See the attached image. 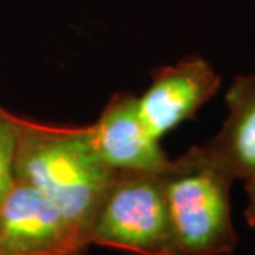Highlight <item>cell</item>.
<instances>
[{
	"label": "cell",
	"mask_w": 255,
	"mask_h": 255,
	"mask_svg": "<svg viewBox=\"0 0 255 255\" xmlns=\"http://www.w3.org/2000/svg\"><path fill=\"white\" fill-rule=\"evenodd\" d=\"M16 177L51 201L88 243L92 219L115 176L94 145L91 125L61 127L16 117Z\"/></svg>",
	"instance_id": "6da1fadb"
},
{
	"label": "cell",
	"mask_w": 255,
	"mask_h": 255,
	"mask_svg": "<svg viewBox=\"0 0 255 255\" xmlns=\"http://www.w3.org/2000/svg\"><path fill=\"white\" fill-rule=\"evenodd\" d=\"M236 179L204 145L193 146L163 174L173 255H230L237 247L230 190Z\"/></svg>",
	"instance_id": "7a4b0ae2"
},
{
	"label": "cell",
	"mask_w": 255,
	"mask_h": 255,
	"mask_svg": "<svg viewBox=\"0 0 255 255\" xmlns=\"http://www.w3.org/2000/svg\"><path fill=\"white\" fill-rule=\"evenodd\" d=\"M88 244L137 255H173L163 174L115 172L92 219Z\"/></svg>",
	"instance_id": "3957f363"
},
{
	"label": "cell",
	"mask_w": 255,
	"mask_h": 255,
	"mask_svg": "<svg viewBox=\"0 0 255 255\" xmlns=\"http://www.w3.org/2000/svg\"><path fill=\"white\" fill-rule=\"evenodd\" d=\"M88 247L51 201L16 180L0 204V255H85Z\"/></svg>",
	"instance_id": "277c9868"
},
{
	"label": "cell",
	"mask_w": 255,
	"mask_h": 255,
	"mask_svg": "<svg viewBox=\"0 0 255 255\" xmlns=\"http://www.w3.org/2000/svg\"><path fill=\"white\" fill-rule=\"evenodd\" d=\"M221 78L203 57H187L156 70L146 91L137 97L146 127L157 139L194 117L219 91Z\"/></svg>",
	"instance_id": "5b68a950"
},
{
	"label": "cell",
	"mask_w": 255,
	"mask_h": 255,
	"mask_svg": "<svg viewBox=\"0 0 255 255\" xmlns=\"http://www.w3.org/2000/svg\"><path fill=\"white\" fill-rule=\"evenodd\" d=\"M101 159L114 172L164 174L172 160L140 115L137 95L115 94L91 125Z\"/></svg>",
	"instance_id": "8992f818"
},
{
	"label": "cell",
	"mask_w": 255,
	"mask_h": 255,
	"mask_svg": "<svg viewBox=\"0 0 255 255\" xmlns=\"http://www.w3.org/2000/svg\"><path fill=\"white\" fill-rule=\"evenodd\" d=\"M227 118L204 146L236 180L255 170V74H240L226 92Z\"/></svg>",
	"instance_id": "52a82bcc"
},
{
	"label": "cell",
	"mask_w": 255,
	"mask_h": 255,
	"mask_svg": "<svg viewBox=\"0 0 255 255\" xmlns=\"http://www.w3.org/2000/svg\"><path fill=\"white\" fill-rule=\"evenodd\" d=\"M16 115L0 107V204L6 199L16 177Z\"/></svg>",
	"instance_id": "ba28073f"
},
{
	"label": "cell",
	"mask_w": 255,
	"mask_h": 255,
	"mask_svg": "<svg viewBox=\"0 0 255 255\" xmlns=\"http://www.w3.org/2000/svg\"><path fill=\"white\" fill-rule=\"evenodd\" d=\"M244 189L247 194V204L244 210V217L250 227H255V170L244 179Z\"/></svg>",
	"instance_id": "9c48e42d"
}]
</instances>
